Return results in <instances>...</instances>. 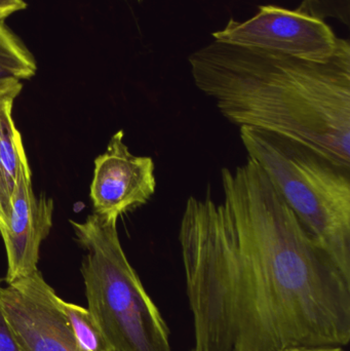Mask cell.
<instances>
[{"label":"cell","mask_w":350,"mask_h":351,"mask_svg":"<svg viewBox=\"0 0 350 351\" xmlns=\"http://www.w3.org/2000/svg\"><path fill=\"white\" fill-rule=\"evenodd\" d=\"M221 186L190 196L179 226L192 351L349 346L350 274L254 160L222 169Z\"/></svg>","instance_id":"obj_1"},{"label":"cell","mask_w":350,"mask_h":351,"mask_svg":"<svg viewBox=\"0 0 350 351\" xmlns=\"http://www.w3.org/2000/svg\"><path fill=\"white\" fill-rule=\"evenodd\" d=\"M190 351H192V350H191Z\"/></svg>","instance_id":"obj_16"},{"label":"cell","mask_w":350,"mask_h":351,"mask_svg":"<svg viewBox=\"0 0 350 351\" xmlns=\"http://www.w3.org/2000/svg\"><path fill=\"white\" fill-rule=\"evenodd\" d=\"M213 37L220 43L321 63L336 55L341 40L321 19L275 5L260 6L258 14L246 22L230 19Z\"/></svg>","instance_id":"obj_5"},{"label":"cell","mask_w":350,"mask_h":351,"mask_svg":"<svg viewBox=\"0 0 350 351\" xmlns=\"http://www.w3.org/2000/svg\"><path fill=\"white\" fill-rule=\"evenodd\" d=\"M240 136L306 230L350 274V168L277 134L242 128Z\"/></svg>","instance_id":"obj_3"},{"label":"cell","mask_w":350,"mask_h":351,"mask_svg":"<svg viewBox=\"0 0 350 351\" xmlns=\"http://www.w3.org/2000/svg\"><path fill=\"white\" fill-rule=\"evenodd\" d=\"M297 10L323 21L336 19L347 26L350 25V0H302Z\"/></svg>","instance_id":"obj_12"},{"label":"cell","mask_w":350,"mask_h":351,"mask_svg":"<svg viewBox=\"0 0 350 351\" xmlns=\"http://www.w3.org/2000/svg\"><path fill=\"white\" fill-rule=\"evenodd\" d=\"M27 8L24 0H0V21L5 20L14 12Z\"/></svg>","instance_id":"obj_14"},{"label":"cell","mask_w":350,"mask_h":351,"mask_svg":"<svg viewBox=\"0 0 350 351\" xmlns=\"http://www.w3.org/2000/svg\"><path fill=\"white\" fill-rule=\"evenodd\" d=\"M125 133L111 137L106 152L95 160L90 185L94 214L115 220L147 204L156 190L155 165L149 156H134L125 145Z\"/></svg>","instance_id":"obj_7"},{"label":"cell","mask_w":350,"mask_h":351,"mask_svg":"<svg viewBox=\"0 0 350 351\" xmlns=\"http://www.w3.org/2000/svg\"><path fill=\"white\" fill-rule=\"evenodd\" d=\"M282 351H345L343 348H296Z\"/></svg>","instance_id":"obj_15"},{"label":"cell","mask_w":350,"mask_h":351,"mask_svg":"<svg viewBox=\"0 0 350 351\" xmlns=\"http://www.w3.org/2000/svg\"><path fill=\"white\" fill-rule=\"evenodd\" d=\"M1 280H0V294H1ZM0 351H20L6 322L3 308H2L1 299H0Z\"/></svg>","instance_id":"obj_13"},{"label":"cell","mask_w":350,"mask_h":351,"mask_svg":"<svg viewBox=\"0 0 350 351\" xmlns=\"http://www.w3.org/2000/svg\"><path fill=\"white\" fill-rule=\"evenodd\" d=\"M53 200L33 192L31 172L25 167L18 178L8 224L0 229L8 256L6 284L37 271L39 249L53 226Z\"/></svg>","instance_id":"obj_8"},{"label":"cell","mask_w":350,"mask_h":351,"mask_svg":"<svg viewBox=\"0 0 350 351\" xmlns=\"http://www.w3.org/2000/svg\"><path fill=\"white\" fill-rule=\"evenodd\" d=\"M86 254L88 311L112 351H172L171 332L121 247L115 220L70 221Z\"/></svg>","instance_id":"obj_4"},{"label":"cell","mask_w":350,"mask_h":351,"mask_svg":"<svg viewBox=\"0 0 350 351\" xmlns=\"http://www.w3.org/2000/svg\"><path fill=\"white\" fill-rule=\"evenodd\" d=\"M195 86L234 125L299 142L350 168V45L330 61L214 40L189 57Z\"/></svg>","instance_id":"obj_2"},{"label":"cell","mask_w":350,"mask_h":351,"mask_svg":"<svg viewBox=\"0 0 350 351\" xmlns=\"http://www.w3.org/2000/svg\"><path fill=\"white\" fill-rule=\"evenodd\" d=\"M22 86L0 94V229L8 224L21 172L29 166L20 132L12 119V106Z\"/></svg>","instance_id":"obj_9"},{"label":"cell","mask_w":350,"mask_h":351,"mask_svg":"<svg viewBox=\"0 0 350 351\" xmlns=\"http://www.w3.org/2000/svg\"><path fill=\"white\" fill-rule=\"evenodd\" d=\"M72 332L80 346L88 351H112L88 309L60 301Z\"/></svg>","instance_id":"obj_11"},{"label":"cell","mask_w":350,"mask_h":351,"mask_svg":"<svg viewBox=\"0 0 350 351\" xmlns=\"http://www.w3.org/2000/svg\"><path fill=\"white\" fill-rule=\"evenodd\" d=\"M2 308L20 351H88L76 339L61 298L37 270L1 289Z\"/></svg>","instance_id":"obj_6"},{"label":"cell","mask_w":350,"mask_h":351,"mask_svg":"<svg viewBox=\"0 0 350 351\" xmlns=\"http://www.w3.org/2000/svg\"><path fill=\"white\" fill-rule=\"evenodd\" d=\"M34 57L18 36L0 21V94L36 74Z\"/></svg>","instance_id":"obj_10"}]
</instances>
